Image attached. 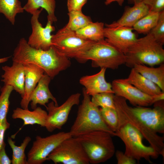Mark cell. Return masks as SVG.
<instances>
[{"label":"cell","instance_id":"obj_28","mask_svg":"<svg viewBox=\"0 0 164 164\" xmlns=\"http://www.w3.org/2000/svg\"><path fill=\"white\" fill-rule=\"evenodd\" d=\"M160 13L149 11L135 23L133 30L140 34L149 33L157 24Z\"/></svg>","mask_w":164,"mask_h":164},{"label":"cell","instance_id":"obj_37","mask_svg":"<svg viewBox=\"0 0 164 164\" xmlns=\"http://www.w3.org/2000/svg\"><path fill=\"white\" fill-rule=\"evenodd\" d=\"M10 124L8 121L7 118L0 122V150L5 143L4 137L6 130L10 127Z\"/></svg>","mask_w":164,"mask_h":164},{"label":"cell","instance_id":"obj_18","mask_svg":"<svg viewBox=\"0 0 164 164\" xmlns=\"http://www.w3.org/2000/svg\"><path fill=\"white\" fill-rule=\"evenodd\" d=\"M106 69L102 68L97 73L81 77L80 83L84 87L86 93L89 96L103 92L113 93L111 84L105 78Z\"/></svg>","mask_w":164,"mask_h":164},{"label":"cell","instance_id":"obj_39","mask_svg":"<svg viewBox=\"0 0 164 164\" xmlns=\"http://www.w3.org/2000/svg\"><path fill=\"white\" fill-rule=\"evenodd\" d=\"M164 92L152 96V104L160 101L164 100Z\"/></svg>","mask_w":164,"mask_h":164},{"label":"cell","instance_id":"obj_19","mask_svg":"<svg viewBox=\"0 0 164 164\" xmlns=\"http://www.w3.org/2000/svg\"><path fill=\"white\" fill-rule=\"evenodd\" d=\"M149 12L148 7L143 2L126 6L121 17L118 20L105 26L110 27L125 26L132 28L135 23Z\"/></svg>","mask_w":164,"mask_h":164},{"label":"cell","instance_id":"obj_26","mask_svg":"<svg viewBox=\"0 0 164 164\" xmlns=\"http://www.w3.org/2000/svg\"><path fill=\"white\" fill-rule=\"evenodd\" d=\"M24 10L19 0H0V13L14 25L16 15Z\"/></svg>","mask_w":164,"mask_h":164},{"label":"cell","instance_id":"obj_32","mask_svg":"<svg viewBox=\"0 0 164 164\" xmlns=\"http://www.w3.org/2000/svg\"><path fill=\"white\" fill-rule=\"evenodd\" d=\"M113 93L103 92L92 96L91 100L96 106L115 108Z\"/></svg>","mask_w":164,"mask_h":164},{"label":"cell","instance_id":"obj_36","mask_svg":"<svg viewBox=\"0 0 164 164\" xmlns=\"http://www.w3.org/2000/svg\"><path fill=\"white\" fill-rule=\"evenodd\" d=\"M87 0H67L68 12L71 11H82V9Z\"/></svg>","mask_w":164,"mask_h":164},{"label":"cell","instance_id":"obj_5","mask_svg":"<svg viewBox=\"0 0 164 164\" xmlns=\"http://www.w3.org/2000/svg\"><path fill=\"white\" fill-rule=\"evenodd\" d=\"M118 122L115 132L116 136L119 138L125 146L124 153L138 162L144 159L149 163L150 158L156 159L159 155L150 146L145 145L143 138L139 132L133 125L118 117Z\"/></svg>","mask_w":164,"mask_h":164},{"label":"cell","instance_id":"obj_13","mask_svg":"<svg viewBox=\"0 0 164 164\" xmlns=\"http://www.w3.org/2000/svg\"><path fill=\"white\" fill-rule=\"evenodd\" d=\"M154 104L153 108L140 106L130 107V108L134 114L153 132L164 134V100Z\"/></svg>","mask_w":164,"mask_h":164},{"label":"cell","instance_id":"obj_7","mask_svg":"<svg viewBox=\"0 0 164 164\" xmlns=\"http://www.w3.org/2000/svg\"><path fill=\"white\" fill-rule=\"evenodd\" d=\"M126 100L114 94V101L118 116L133 125L142 135L155 152L164 158V138L153 132L132 111Z\"/></svg>","mask_w":164,"mask_h":164},{"label":"cell","instance_id":"obj_30","mask_svg":"<svg viewBox=\"0 0 164 164\" xmlns=\"http://www.w3.org/2000/svg\"><path fill=\"white\" fill-rule=\"evenodd\" d=\"M13 90L12 87L4 85L1 88L0 95V122L7 118L10 104L9 97Z\"/></svg>","mask_w":164,"mask_h":164},{"label":"cell","instance_id":"obj_14","mask_svg":"<svg viewBox=\"0 0 164 164\" xmlns=\"http://www.w3.org/2000/svg\"><path fill=\"white\" fill-rule=\"evenodd\" d=\"M111 84L115 95L124 98L133 106L147 107L153 104L152 96L140 91L125 79H115Z\"/></svg>","mask_w":164,"mask_h":164},{"label":"cell","instance_id":"obj_15","mask_svg":"<svg viewBox=\"0 0 164 164\" xmlns=\"http://www.w3.org/2000/svg\"><path fill=\"white\" fill-rule=\"evenodd\" d=\"M105 26L104 29L105 40L125 55L138 39L133 31L132 28Z\"/></svg>","mask_w":164,"mask_h":164},{"label":"cell","instance_id":"obj_25","mask_svg":"<svg viewBox=\"0 0 164 164\" xmlns=\"http://www.w3.org/2000/svg\"><path fill=\"white\" fill-rule=\"evenodd\" d=\"M104 28L103 22H92L75 32L84 39L96 42L104 39Z\"/></svg>","mask_w":164,"mask_h":164},{"label":"cell","instance_id":"obj_22","mask_svg":"<svg viewBox=\"0 0 164 164\" xmlns=\"http://www.w3.org/2000/svg\"><path fill=\"white\" fill-rule=\"evenodd\" d=\"M125 79L139 90L149 95L153 96L164 92L157 85L143 77L134 68H132L128 76Z\"/></svg>","mask_w":164,"mask_h":164},{"label":"cell","instance_id":"obj_23","mask_svg":"<svg viewBox=\"0 0 164 164\" xmlns=\"http://www.w3.org/2000/svg\"><path fill=\"white\" fill-rule=\"evenodd\" d=\"M157 67H148L145 65L136 64L133 67L138 73L157 85L164 92V64Z\"/></svg>","mask_w":164,"mask_h":164},{"label":"cell","instance_id":"obj_40","mask_svg":"<svg viewBox=\"0 0 164 164\" xmlns=\"http://www.w3.org/2000/svg\"><path fill=\"white\" fill-rule=\"evenodd\" d=\"M125 0H105L104 2L105 5H107L110 4L113 2H117L119 5L122 6Z\"/></svg>","mask_w":164,"mask_h":164},{"label":"cell","instance_id":"obj_11","mask_svg":"<svg viewBox=\"0 0 164 164\" xmlns=\"http://www.w3.org/2000/svg\"><path fill=\"white\" fill-rule=\"evenodd\" d=\"M80 93L71 94L60 106H56L53 101L49 103L46 108L47 116L45 127L48 132L60 129L66 123L72 107L78 105L80 101Z\"/></svg>","mask_w":164,"mask_h":164},{"label":"cell","instance_id":"obj_4","mask_svg":"<svg viewBox=\"0 0 164 164\" xmlns=\"http://www.w3.org/2000/svg\"><path fill=\"white\" fill-rule=\"evenodd\" d=\"M112 136L104 131H95L75 137L81 144L90 164H98L107 161L115 153Z\"/></svg>","mask_w":164,"mask_h":164},{"label":"cell","instance_id":"obj_17","mask_svg":"<svg viewBox=\"0 0 164 164\" xmlns=\"http://www.w3.org/2000/svg\"><path fill=\"white\" fill-rule=\"evenodd\" d=\"M25 70L24 93L20 101L21 108L28 109L32 94L44 71L38 66L32 64H23Z\"/></svg>","mask_w":164,"mask_h":164},{"label":"cell","instance_id":"obj_9","mask_svg":"<svg viewBox=\"0 0 164 164\" xmlns=\"http://www.w3.org/2000/svg\"><path fill=\"white\" fill-rule=\"evenodd\" d=\"M47 160L55 164H89L87 155L79 140L71 136L62 142L49 155Z\"/></svg>","mask_w":164,"mask_h":164},{"label":"cell","instance_id":"obj_10","mask_svg":"<svg viewBox=\"0 0 164 164\" xmlns=\"http://www.w3.org/2000/svg\"><path fill=\"white\" fill-rule=\"evenodd\" d=\"M72 136L70 132H60L45 137L37 135L27 153V164H41L63 141Z\"/></svg>","mask_w":164,"mask_h":164},{"label":"cell","instance_id":"obj_41","mask_svg":"<svg viewBox=\"0 0 164 164\" xmlns=\"http://www.w3.org/2000/svg\"><path fill=\"white\" fill-rule=\"evenodd\" d=\"M128 3L134 5L143 2L144 0H128Z\"/></svg>","mask_w":164,"mask_h":164},{"label":"cell","instance_id":"obj_1","mask_svg":"<svg viewBox=\"0 0 164 164\" xmlns=\"http://www.w3.org/2000/svg\"><path fill=\"white\" fill-rule=\"evenodd\" d=\"M69 59L53 45L47 50L36 49L30 46L24 38L19 40L14 50L12 57V61L38 66L51 79L70 66Z\"/></svg>","mask_w":164,"mask_h":164},{"label":"cell","instance_id":"obj_38","mask_svg":"<svg viewBox=\"0 0 164 164\" xmlns=\"http://www.w3.org/2000/svg\"><path fill=\"white\" fill-rule=\"evenodd\" d=\"M6 144L5 143L0 150V164H12L11 160L7 155L5 150Z\"/></svg>","mask_w":164,"mask_h":164},{"label":"cell","instance_id":"obj_3","mask_svg":"<svg viewBox=\"0 0 164 164\" xmlns=\"http://www.w3.org/2000/svg\"><path fill=\"white\" fill-rule=\"evenodd\" d=\"M163 45L149 33L143 37L138 38L125 54V64L132 68L136 64H146L153 67L163 63Z\"/></svg>","mask_w":164,"mask_h":164},{"label":"cell","instance_id":"obj_34","mask_svg":"<svg viewBox=\"0 0 164 164\" xmlns=\"http://www.w3.org/2000/svg\"><path fill=\"white\" fill-rule=\"evenodd\" d=\"M149 11L160 12L164 10V0H144Z\"/></svg>","mask_w":164,"mask_h":164},{"label":"cell","instance_id":"obj_42","mask_svg":"<svg viewBox=\"0 0 164 164\" xmlns=\"http://www.w3.org/2000/svg\"><path fill=\"white\" fill-rule=\"evenodd\" d=\"M10 57V56H9L0 58V63H3L7 61Z\"/></svg>","mask_w":164,"mask_h":164},{"label":"cell","instance_id":"obj_43","mask_svg":"<svg viewBox=\"0 0 164 164\" xmlns=\"http://www.w3.org/2000/svg\"><path fill=\"white\" fill-rule=\"evenodd\" d=\"M1 86H0V90H1Z\"/></svg>","mask_w":164,"mask_h":164},{"label":"cell","instance_id":"obj_8","mask_svg":"<svg viewBox=\"0 0 164 164\" xmlns=\"http://www.w3.org/2000/svg\"><path fill=\"white\" fill-rule=\"evenodd\" d=\"M95 42L84 39L64 27L59 30L52 38V45L67 58H77L83 54Z\"/></svg>","mask_w":164,"mask_h":164},{"label":"cell","instance_id":"obj_31","mask_svg":"<svg viewBox=\"0 0 164 164\" xmlns=\"http://www.w3.org/2000/svg\"><path fill=\"white\" fill-rule=\"evenodd\" d=\"M99 109L105 123L111 130L115 133L118 122V116L115 109L100 108Z\"/></svg>","mask_w":164,"mask_h":164},{"label":"cell","instance_id":"obj_33","mask_svg":"<svg viewBox=\"0 0 164 164\" xmlns=\"http://www.w3.org/2000/svg\"><path fill=\"white\" fill-rule=\"evenodd\" d=\"M149 33L157 41L163 45L164 43V10L160 12L157 24Z\"/></svg>","mask_w":164,"mask_h":164},{"label":"cell","instance_id":"obj_27","mask_svg":"<svg viewBox=\"0 0 164 164\" xmlns=\"http://www.w3.org/2000/svg\"><path fill=\"white\" fill-rule=\"evenodd\" d=\"M31 140L30 136H26L21 145L18 146L15 145V142L13 141L11 137H8L7 142L12 152V164H27L25 151Z\"/></svg>","mask_w":164,"mask_h":164},{"label":"cell","instance_id":"obj_6","mask_svg":"<svg viewBox=\"0 0 164 164\" xmlns=\"http://www.w3.org/2000/svg\"><path fill=\"white\" fill-rule=\"evenodd\" d=\"M76 60L81 63L91 60L94 67L115 70L125 64L126 56L104 39L95 42Z\"/></svg>","mask_w":164,"mask_h":164},{"label":"cell","instance_id":"obj_29","mask_svg":"<svg viewBox=\"0 0 164 164\" xmlns=\"http://www.w3.org/2000/svg\"><path fill=\"white\" fill-rule=\"evenodd\" d=\"M68 15L69 21L64 27L71 31L76 32L92 22L90 17L84 15L82 11H70Z\"/></svg>","mask_w":164,"mask_h":164},{"label":"cell","instance_id":"obj_2","mask_svg":"<svg viewBox=\"0 0 164 164\" xmlns=\"http://www.w3.org/2000/svg\"><path fill=\"white\" fill-rule=\"evenodd\" d=\"M83 99L79 106L75 120L71 126L70 132L76 137L86 133L102 131L113 136L116 133L107 126L101 116L99 108L91 101L90 96L83 89Z\"/></svg>","mask_w":164,"mask_h":164},{"label":"cell","instance_id":"obj_24","mask_svg":"<svg viewBox=\"0 0 164 164\" xmlns=\"http://www.w3.org/2000/svg\"><path fill=\"white\" fill-rule=\"evenodd\" d=\"M23 8L24 10L32 15L39 9H44L48 14L47 19L53 22L57 21L55 15V0H27Z\"/></svg>","mask_w":164,"mask_h":164},{"label":"cell","instance_id":"obj_12","mask_svg":"<svg viewBox=\"0 0 164 164\" xmlns=\"http://www.w3.org/2000/svg\"><path fill=\"white\" fill-rule=\"evenodd\" d=\"M43 9L41 8L32 15L30 20L32 32L27 42L32 47L47 50L52 45L51 33L54 31L55 28L52 26L53 22L48 19L45 27L39 22V17Z\"/></svg>","mask_w":164,"mask_h":164},{"label":"cell","instance_id":"obj_16","mask_svg":"<svg viewBox=\"0 0 164 164\" xmlns=\"http://www.w3.org/2000/svg\"><path fill=\"white\" fill-rule=\"evenodd\" d=\"M4 73L2 75L1 81L5 85L12 87L22 98L24 93L25 70L24 64L13 61L12 66L2 67Z\"/></svg>","mask_w":164,"mask_h":164},{"label":"cell","instance_id":"obj_20","mask_svg":"<svg viewBox=\"0 0 164 164\" xmlns=\"http://www.w3.org/2000/svg\"><path fill=\"white\" fill-rule=\"evenodd\" d=\"M51 80L48 75L44 73L38 82L30 98L31 106L33 110L37 107L38 104L46 107V104L48 103L50 99L54 102L56 106H58L56 98L49 89V85Z\"/></svg>","mask_w":164,"mask_h":164},{"label":"cell","instance_id":"obj_35","mask_svg":"<svg viewBox=\"0 0 164 164\" xmlns=\"http://www.w3.org/2000/svg\"><path fill=\"white\" fill-rule=\"evenodd\" d=\"M115 156L118 164H136L137 161L129 156L122 152L117 150L115 152Z\"/></svg>","mask_w":164,"mask_h":164},{"label":"cell","instance_id":"obj_21","mask_svg":"<svg viewBox=\"0 0 164 164\" xmlns=\"http://www.w3.org/2000/svg\"><path fill=\"white\" fill-rule=\"evenodd\" d=\"M12 118L23 120V126L37 124L44 127L47 116V112L40 107H37L33 111L17 108L13 110Z\"/></svg>","mask_w":164,"mask_h":164}]
</instances>
